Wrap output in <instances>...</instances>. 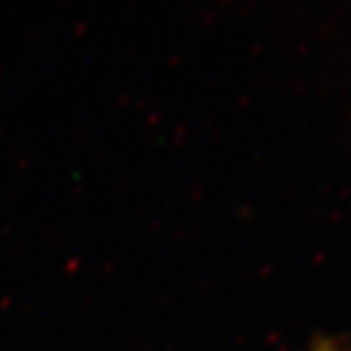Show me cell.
<instances>
[{
    "instance_id": "cell-1",
    "label": "cell",
    "mask_w": 351,
    "mask_h": 351,
    "mask_svg": "<svg viewBox=\"0 0 351 351\" xmlns=\"http://www.w3.org/2000/svg\"><path fill=\"white\" fill-rule=\"evenodd\" d=\"M313 351H341L339 347H335L330 341H324V343H319V345H315V349Z\"/></svg>"
}]
</instances>
